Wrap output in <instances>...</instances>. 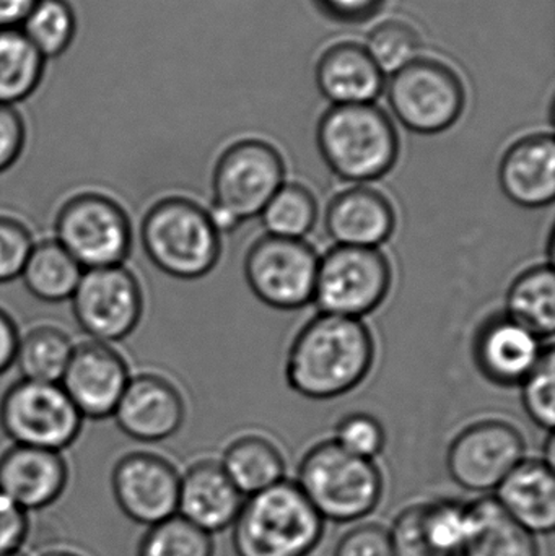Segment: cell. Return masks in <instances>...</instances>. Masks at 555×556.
<instances>
[{
  "label": "cell",
  "instance_id": "6da1fadb",
  "mask_svg": "<svg viewBox=\"0 0 555 556\" xmlns=\"http://www.w3.org/2000/svg\"><path fill=\"white\" fill-rule=\"evenodd\" d=\"M375 355V339L364 320L321 313L293 339L286 379L297 394L329 401L358 388L370 375Z\"/></svg>",
  "mask_w": 555,
  "mask_h": 556
},
{
  "label": "cell",
  "instance_id": "7a4b0ae2",
  "mask_svg": "<svg viewBox=\"0 0 555 556\" xmlns=\"http://www.w3.org/2000/svg\"><path fill=\"white\" fill-rule=\"evenodd\" d=\"M316 143L326 166L348 182L377 181L400 159L396 127L374 103L329 108L319 117Z\"/></svg>",
  "mask_w": 555,
  "mask_h": 556
},
{
  "label": "cell",
  "instance_id": "3957f363",
  "mask_svg": "<svg viewBox=\"0 0 555 556\" xmlns=\"http://www.w3.org/2000/svg\"><path fill=\"white\" fill-rule=\"evenodd\" d=\"M323 532L325 521L299 485L282 480L243 503L231 539L237 556H306Z\"/></svg>",
  "mask_w": 555,
  "mask_h": 556
},
{
  "label": "cell",
  "instance_id": "277c9868",
  "mask_svg": "<svg viewBox=\"0 0 555 556\" xmlns=\"http://www.w3.org/2000/svg\"><path fill=\"white\" fill-rule=\"evenodd\" d=\"M147 257L166 276L198 280L220 260V231L211 215L188 198H165L147 211L140 228Z\"/></svg>",
  "mask_w": 555,
  "mask_h": 556
},
{
  "label": "cell",
  "instance_id": "5b68a950",
  "mask_svg": "<svg viewBox=\"0 0 555 556\" xmlns=\"http://www.w3.org/2000/svg\"><path fill=\"white\" fill-rule=\"evenodd\" d=\"M299 489L323 521L355 522L370 515L383 495V477L374 460L342 450L335 441L316 444L299 467Z\"/></svg>",
  "mask_w": 555,
  "mask_h": 556
},
{
  "label": "cell",
  "instance_id": "8992f818",
  "mask_svg": "<svg viewBox=\"0 0 555 556\" xmlns=\"http://www.w3.org/2000/svg\"><path fill=\"white\" fill-rule=\"evenodd\" d=\"M286 185V163L273 143L243 139L231 143L215 163L209 215L220 233L260 217Z\"/></svg>",
  "mask_w": 555,
  "mask_h": 556
},
{
  "label": "cell",
  "instance_id": "52a82bcc",
  "mask_svg": "<svg viewBox=\"0 0 555 556\" xmlns=\"http://www.w3.org/2000/svg\"><path fill=\"white\" fill-rule=\"evenodd\" d=\"M388 103L394 117L411 132H445L465 111V81L442 59L419 55L391 74Z\"/></svg>",
  "mask_w": 555,
  "mask_h": 556
},
{
  "label": "cell",
  "instance_id": "ba28073f",
  "mask_svg": "<svg viewBox=\"0 0 555 556\" xmlns=\"http://www.w3.org/2000/svg\"><path fill=\"white\" fill-rule=\"evenodd\" d=\"M54 228L55 241L85 270L121 266L133 250V225L126 211L100 192L67 199Z\"/></svg>",
  "mask_w": 555,
  "mask_h": 556
},
{
  "label": "cell",
  "instance_id": "9c48e42d",
  "mask_svg": "<svg viewBox=\"0 0 555 556\" xmlns=\"http://www.w3.org/2000/svg\"><path fill=\"white\" fill-rule=\"evenodd\" d=\"M391 283L393 270L380 250L335 247L319 257L313 301L323 313L362 319L384 303Z\"/></svg>",
  "mask_w": 555,
  "mask_h": 556
},
{
  "label": "cell",
  "instance_id": "30bf717a",
  "mask_svg": "<svg viewBox=\"0 0 555 556\" xmlns=\"http://www.w3.org/2000/svg\"><path fill=\"white\" fill-rule=\"evenodd\" d=\"M80 412L61 384L20 379L0 402V427L20 446L61 453L81 430Z\"/></svg>",
  "mask_w": 555,
  "mask_h": 556
},
{
  "label": "cell",
  "instance_id": "8fae6325",
  "mask_svg": "<svg viewBox=\"0 0 555 556\" xmlns=\"http://www.w3.org/2000/svg\"><path fill=\"white\" fill-rule=\"evenodd\" d=\"M318 264V253L305 241L266 235L248 250L243 273L257 300L293 311L313 301Z\"/></svg>",
  "mask_w": 555,
  "mask_h": 556
},
{
  "label": "cell",
  "instance_id": "7c38bea8",
  "mask_svg": "<svg viewBox=\"0 0 555 556\" xmlns=\"http://www.w3.org/2000/svg\"><path fill=\"white\" fill-rule=\"evenodd\" d=\"M71 300L78 326L97 342L126 339L143 313L142 288L124 264L85 270Z\"/></svg>",
  "mask_w": 555,
  "mask_h": 556
},
{
  "label": "cell",
  "instance_id": "4fadbf2b",
  "mask_svg": "<svg viewBox=\"0 0 555 556\" xmlns=\"http://www.w3.org/2000/svg\"><path fill=\"white\" fill-rule=\"evenodd\" d=\"M527 443L514 425L484 420L466 427L450 444L446 469L456 485L472 493L497 489L525 459Z\"/></svg>",
  "mask_w": 555,
  "mask_h": 556
},
{
  "label": "cell",
  "instance_id": "5bb4252c",
  "mask_svg": "<svg viewBox=\"0 0 555 556\" xmlns=\"http://www.w3.org/2000/svg\"><path fill=\"white\" fill-rule=\"evenodd\" d=\"M179 483L178 469L152 453L126 454L117 460L111 476L121 511L147 528L178 515Z\"/></svg>",
  "mask_w": 555,
  "mask_h": 556
},
{
  "label": "cell",
  "instance_id": "9a60e30c",
  "mask_svg": "<svg viewBox=\"0 0 555 556\" xmlns=\"http://www.w3.org/2000/svg\"><path fill=\"white\" fill-rule=\"evenodd\" d=\"M129 379L123 355L110 343L90 340L75 345L59 384L81 417L104 420L113 417Z\"/></svg>",
  "mask_w": 555,
  "mask_h": 556
},
{
  "label": "cell",
  "instance_id": "2e32d148",
  "mask_svg": "<svg viewBox=\"0 0 555 556\" xmlns=\"http://www.w3.org/2000/svg\"><path fill=\"white\" fill-rule=\"evenodd\" d=\"M113 417L133 440L160 443L178 433L185 424V399L168 379L143 372L129 379Z\"/></svg>",
  "mask_w": 555,
  "mask_h": 556
},
{
  "label": "cell",
  "instance_id": "e0dca14e",
  "mask_svg": "<svg viewBox=\"0 0 555 556\" xmlns=\"http://www.w3.org/2000/svg\"><path fill=\"white\" fill-rule=\"evenodd\" d=\"M543 340L505 313L489 317L475 337V362L479 371L499 386L521 384L540 363Z\"/></svg>",
  "mask_w": 555,
  "mask_h": 556
},
{
  "label": "cell",
  "instance_id": "ac0fdd59",
  "mask_svg": "<svg viewBox=\"0 0 555 556\" xmlns=\"http://www.w3.org/2000/svg\"><path fill=\"white\" fill-rule=\"evenodd\" d=\"M67 480V464L55 451L15 444L0 456V492L23 511H39L58 502Z\"/></svg>",
  "mask_w": 555,
  "mask_h": 556
},
{
  "label": "cell",
  "instance_id": "d6986e66",
  "mask_svg": "<svg viewBox=\"0 0 555 556\" xmlns=\"http://www.w3.org/2000/svg\"><path fill=\"white\" fill-rule=\"evenodd\" d=\"M325 228L336 247L378 250L396 230V212L390 199L377 189L355 186L331 199Z\"/></svg>",
  "mask_w": 555,
  "mask_h": 556
},
{
  "label": "cell",
  "instance_id": "ffe728a7",
  "mask_svg": "<svg viewBox=\"0 0 555 556\" xmlns=\"http://www.w3.org/2000/svg\"><path fill=\"white\" fill-rule=\"evenodd\" d=\"M499 185L508 201L524 208H543L555 198L553 134H531L508 147L499 165Z\"/></svg>",
  "mask_w": 555,
  "mask_h": 556
},
{
  "label": "cell",
  "instance_id": "44dd1931",
  "mask_svg": "<svg viewBox=\"0 0 555 556\" xmlns=\"http://www.w3.org/2000/svg\"><path fill=\"white\" fill-rule=\"evenodd\" d=\"M316 85L332 106L370 104L384 90V74L357 41H339L319 55Z\"/></svg>",
  "mask_w": 555,
  "mask_h": 556
},
{
  "label": "cell",
  "instance_id": "7402d4cb",
  "mask_svg": "<svg viewBox=\"0 0 555 556\" xmlns=\"http://www.w3.org/2000/svg\"><path fill=\"white\" fill-rule=\"evenodd\" d=\"M243 506V495L228 479L220 464L202 460L181 476L178 515L207 534L234 526Z\"/></svg>",
  "mask_w": 555,
  "mask_h": 556
},
{
  "label": "cell",
  "instance_id": "603a6c76",
  "mask_svg": "<svg viewBox=\"0 0 555 556\" xmlns=\"http://www.w3.org/2000/svg\"><path fill=\"white\" fill-rule=\"evenodd\" d=\"M505 513L533 535L555 528L554 467L544 459H524L495 489Z\"/></svg>",
  "mask_w": 555,
  "mask_h": 556
},
{
  "label": "cell",
  "instance_id": "cb8c5ba5",
  "mask_svg": "<svg viewBox=\"0 0 555 556\" xmlns=\"http://www.w3.org/2000/svg\"><path fill=\"white\" fill-rule=\"evenodd\" d=\"M469 531L462 556H540L537 535L521 528L495 498L468 505Z\"/></svg>",
  "mask_w": 555,
  "mask_h": 556
},
{
  "label": "cell",
  "instance_id": "d4e9b609",
  "mask_svg": "<svg viewBox=\"0 0 555 556\" xmlns=\"http://www.w3.org/2000/svg\"><path fill=\"white\" fill-rule=\"evenodd\" d=\"M220 466L238 492L250 496L282 482L286 473L280 451L257 434L235 440L225 451Z\"/></svg>",
  "mask_w": 555,
  "mask_h": 556
},
{
  "label": "cell",
  "instance_id": "484cf974",
  "mask_svg": "<svg viewBox=\"0 0 555 556\" xmlns=\"http://www.w3.org/2000/svg\"><path fill=\"white\" fill-rule=\"evenodd\" d=\"M505 314L537 333L541 340L553 337L555 329V276L553 264L524 270L505 298Z\"/></svg>",
  "mask_w": 555,
  "mask_h": 556
},
{
  "label": "cell",
  "instance_id": "4316f807",
  "mask_svg": "<svg viewBox=\"0 0 555 556\" xmlns=\"http://www.w3.org/2000/svg\"><path fill=\"white\" fill-rule=\"evenodd\" d=\"M85 269L55 240L35 243L22 278L26 290L46 303L71 300Z\"/></svg>",
  "mask_w": 555,
  "mask_h": 556
},
{
  "label": "cell",
  "instance_id": "83f0119b",
  "mask_svg": "<svg viewBox=\"0 0 555 556\" xmlns=\"http://www.w3.org/2000/svg\"><path fill=\"white\" fill-rule=\"evenodd\" d=\"M46 59L20 28L0 29V104L15 106L35 93Z\"/></svg>",
  "mask_w": 555,
  "mask_h": 556
},
{
  "label": "cell",
  "instance_id": "f1b7e54d",
  "mask_svg": "<svg viewBox=\"0 0 555 556\" xmlns=\"http://www.w3.org/2000/svg\"><path fill=\"white\" fill-rule=\"evenodd\" d=\"M75 343L65 330L55 326H38L20 336L15 363L22 372V379L59 384Z\"/></svg>",
  "mask_w": 555,
  "mask_h": 556
},
{
  "label": "cell",
  "instance_id": "f546056e",
  "mask_svg": "<svg viewBox=\"0 0 555 556\" xmlns=\"http://www.w3.org/2000/svg\"><path fill=\"white\" fill-rule=\"evenodd\" d=\"M261 222L269 237L303 240L318 222V202L302 185H283L261 212Z\"/></svg>",
  "mask_w": 555,
  "mask_h": 556
},
{
  "label": "cell",
  "instance_id": "4dcf8cb0",
  "mask_svg": "<svg viewBox=\"0 0 555 556\" xmlns=\"http://www.w3.org/2000/svg\"><path fill=\"white\" fill-rule=\"evenodd\" d=\"M20 29L48 61L61 58L71 48L77 33V15L68 0H38Z\"/></svg>",
  "mask_w": 555,
  "mask_h": 556
},
{
  "label": "cell",
  "instance_id": "1f68e13d",
  "mask_svg": "<svg viewBox=\"0 0 555 556\" xmlns=\"http://www.w3.org/2000/svg\"><path fill=\"white\" fill-rule=\"evenodd\" d=\"M424 538L440 556H462L469 531L468 505L456 500L420 503Z\"/></svg>",
  "mask_w": 555,
  "mask_h": 556
},
{
  "label": "cell",
  "instance_id": "d6a6232c",
  "mask_svg": "<svg viewBox=\"0 0 555 556\" xmlns=\"http://www.w3.org/2000/svg\"><path fill=\"white\" fill-rule=\"evenodd\" d=\"M137 555L214 556V541L211 534L175 515L147 529Z\"/></svg>",
  "mask_w": 555,
  "mask_h": 556
},
{
  "label": "cell",
  "instance_id": "836d02e7",
  "mask_svg": "<svg viewBox=\"0 0 555 556\" xmlns=\"http://www.w3.org/2000/svg\"><path fill=\"white\" fill-rule=\"evenodd\" d=\"M364 46L383 74H394L419 58L422 38L407 20L388 18L371 28Z\"/></svg>",
  "mask_w": 555,
  "mask_h": 556
},
{
  "label": "cell",
  "instance_id": "e575fe53",
  "mask_svg": "<svg viewBox=\"0 0 555 556\" xmlns=\"http://www.w3.org/2000/svg\"><path fill=\"white\" fill-rule=\"evenodd\" d=\"M521 402L534 425L553 431L555 421V353L546 346L540 363L521 382Z\"/></svg>",
  "mask_w": 555,
  "mask_h": 556
},
{
  "label": "cell",
  "instance_id": "d590c367",
  "mask_svg": "<svg viewBox=\"0 0 555 556\" xmlns=\"http://www.w3.org/2000/svg\"><path fill=\"white\" fill-rule=\"evenodd\" d=\"M332 441L354 456L374 460L387 444V433L377 418L355 412L339 421Z\"/></svg>",
  "mask_w": 555,
  "mask_h": 556
},
{
  "label": "cell",
  "instance_id": "8d00e7d4",
  "mask_svg": "<svg viewBox=\"0 0 555 556\" xmlns=\"http://www.w3.org/2000/svg\"><path fill=\"white\" fill-rule=\"evenodd\" d=\"M35 243L26 225L0 215V283L20 278Z\"/></svg>",
  "mask_w": 555,
  "mask_h": 556
},
{
  "label": "cell",
  "instance_id": "74e56055",
  "mask_svg": "<svg viewBox=\"0 0 555 556\" xmlns=\"http://www.w3.org/2000/svg\"><path fill=\"white\" fill-rule=\"evenodd\" d=\"M332 556H394L390 532L378 525H362L345 532Z\"/></svg>",
  "mask_w": 555,
  "mask_h": 556
},
{
  "label": "cell",
  "instance_id": "f35d334b",
  "mask_svg": "<svg viewBox=\"0 0 555 556\" xmlns=\"http://www.w3.org/2000/svg\"><path fill=\"white\" fill-rule=\"evenodd\" d=\"M394 556H440L424 538L419 521V505L404 509L390 532Z\"/></svg>",
  "mask_w": 555,
  "mask_h": 556
},
{
  "label": "cell",
  "instance_id": "ab89813d",
  "mask_svg": "<svg viewBox=\"0 0 555 556\" xmlns=\"http://www.w3.org/2000/svg\"><path fill=\"white\" fill-rule=\"evenodd\" d=\"M26 142V127L15 106L0 104V173L15 165Z\"/></svg>",
  "mask_w": 555,
  "mask_h": 556
},
{
  "label": "cell",
  "instance_id": "60d3db41",
  "mask_svg": "<svg viewBox=\"0 0 555 556\" xmlns=\"http://www.w3.org/2000/svg\"><path fill=\"white\" fill-rule=\"evenodd\" d=\"M28 529V513L0 492V556L22 551Z\"/></svg>",
  "mask_w": 555,
  "mask_h": 556
},
{
  "label": "cell",
  "instance_id": "b9f144b4",
  "mask_svg": "<svg viewBox=\"0 0 555 556\" xmlns=\"http://www.w3.org/2000/svg\"><path fill=\"white\" fill-rule=\"evenodd\" d=\"M387 0H315L318 9L332 22L358 25L374 18Z\"/></svg>",
  "mask_w": 555,
  "mask_h": 556
},
{
  "label": "cell",
  "instance_id": "7bdbcfd3",
  "mask_svg": "<svg viewBox=\"0 0 555 556\" xmlns=\"http://www.w3.org/2000/svg\"><path fill=\"white\" fill-rule=\"evenodd\" d=\"M20 332L15 320L0 307V375L15 363Z\"/></svg>",
  "mask_w": 555,
  "mask_h": 556
},
{
  "label": "cell",
  "instance_id": "ee69618b",
  "mask_svg": "<svg viewBox=\"0 0 555 556\" xmlns=\"http://www.w3.org/2000/svg\"><path fill=\"white\" fill-rule=\"evenodd\" d=\"M38 0H0V29L20 28Z\"/></svg>",
  "mask_w": 555,
  "mask_h": 556
},
{
  "label": "cell",
  "instance_id": "f6af8a7d",
  "mask_svg": "<svg viewBox=\"0 0 555 556\" xmlns=\"http://www.w3.org/2000/svg\"><path fill=\"white\" fill-rule=\"evenodd\" d=\"M42 556H80V555L74 554V552H51V554H46Z\"/></svg>",
  "mask_w": 555,
  "mask_h": 556
},
{
  "label": "cell",
  "instance_id": "bcb514c9",
  "mask_svg": "<svg viewBox=\"0 0 555 556\" xmlns=\"http://www.w3.org/2000/svg\"><path fill=\"white\" fill-rule=\"evenodd\" d=\"M2 556H28V555L23 554L22 551H16V552H12V554H7V555H2Z\"/></svg>",
  "mask_w": 555,
  "mask_h": 556
}]
</instances>
